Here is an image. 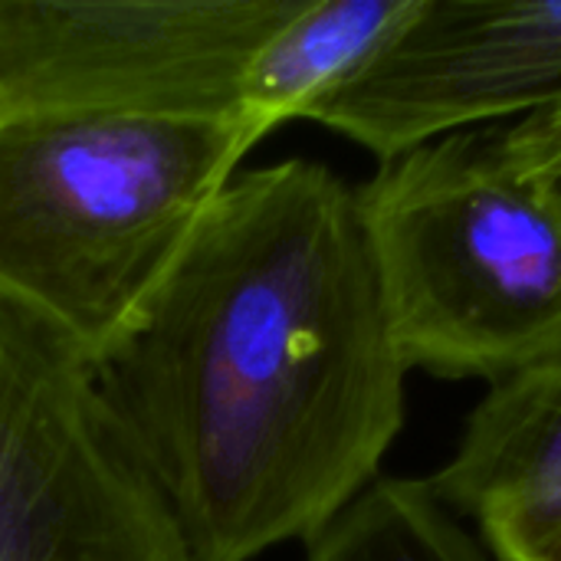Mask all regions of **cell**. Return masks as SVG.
<instances>
[{"label": "cell", "mask_w": 561, "mask_h": 561, "mask_svg": "<svg viewBox=\"0 0 561 561\" xmlns=\"http://www.w3.org/2000/svg\"><path fill=\"white\" fill-rule=\"evenodd\" d=\"M89 362L191 561L309 546L404 427L358 194L306 158L237 171Z\"/></svg>", "instance_id": "1"}, {"label": "cell", "mask_w": 561, "mask_h": 561, "mask_svg": "<svg viewBox=\"0 0 561 561\" xmlns=\"http://www.w3.org/2000/svg\"><path fill=\"white\" fill-rule=\"evenodd\" d=\"M256 141L243 118L0 115V289L92 358Z\"/></svg>", "instance_id": "2"}, {"label": "cell", "mask_w": 561, "mask_h": 561, "mask_svg": "<svg viewBox=\"0 0 561 561\" xmlns=\"http://www.w3.org/2000/svg\"><path fill=\"white\" fill-rule=\"evenodd\" d=\"M355 194L408 371L500 388L561 358V214L493 128L401 151Z\"/></svg>", "instance_id": "3"}, {"label": "cell", "mask_w": 561, "mask_h": 561, "mask_svg": "<svg viewBox=\"0 0 561 561\" xmlns=\"http://www.w3.org/2000/svg\"><path fill=\"white\" fill-rule=\"evenodd\" d=\"M0 561H191L85 348L3 289Z\"/></svg>", "instance_id": "4"}, {"label": "cell", "mask_w": 561, "mask_h": 561, "mask_svg": "<svg viewBox=\"0 0 561 561\" xmlns=\"http://www.w3.org/2000/svg\"><path fill=\"white\" fill-rule=\"evenodd\" d=\"M302 0H0V115L240 118L260 43Z\"/></svg>", "instance_id": "5"}, {"label": "cell", "mask_w": 561, "mask_h": 561, "mask_svg": "<svg viewBox=\"0 0 561 561\" xmlns=\"http://www.w3.org/2000/svg\"><path fill=\"white\" fill-rule=\"evenodd\" d=\"M561 105V0H414L306 118L378 161Z\"/></svg>", "instance_id": "6"}, {"label": "cell", "mask_w": 561, "mask_h": 561, "mask_svg": "<svg viewBox=\"0 0 561 561\" xmlns=\"http://www.w3.org/2000/svg\"><path fill=\"white\" fill-rule=\"evenodd\" d=\"M431 486L500 559L561 519V358L490 388Z\"/></svg>", "instance_id": "7"}, {"label": "cell", "mask_w": 561, "mask_h": 561, "mask_svg": "<svg viewBox=\"0 0 561 561\" xmlns=\"http://www.w3.org/2000/svg\"><path fill=\"white\" fill-rule=\"evenodd\" d=\"M414 0H302L253 53L240 82V118L266 138L306 118L411 13Z\"/></svg>", "instance_id": "8"}, {"label": "cell", "mask_w": 561, "mask_h": 561, "mask_svg": "<svg viewBox=\"0 0 561 561\" xmlns=\"http://www.w3.org/2000/svg\"><path fill=\"white\" fill-rule=\"evenodd\" d=\"M306 549V561H503L431 480L381 477Z\"/></svg>", "instance_id": "9"}, {"label": "cell", "mask_w": 561, "mask_h": 561, "mask_svg": "<svg viewBox=\"0 0 561 561\" xmlns=\"http://www.w3.org/2000/svg\"><path fill=\"white\" fill-rule=\"evenodd\" d=\"M490 128L500 158L561 214V105Z\"/></svg>", "instance_id": "10"}, {"label": "cell", "mask_w": 561, "mask_h": 561, "mask_svg": "<svg viewBox=\"0 0 561 561\" xmlns=\"http://www.w3.org/2000/svg\"><path fill=\"white\" fill-rule=\"evenodd\" d=\"M503 561H561V519L533 536L529 542L516 546L510 556H503Z\"/></svg>", "instance_id": "11"}]
</instances>
